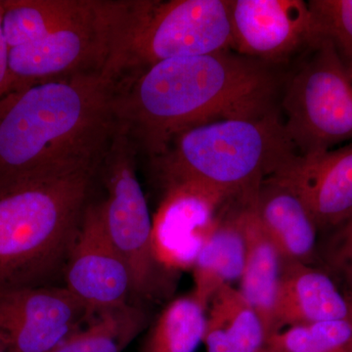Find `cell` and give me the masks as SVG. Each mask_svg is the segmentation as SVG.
Returning <instances> with one entry per match:
<instances>
[{
    "label": "cell",
    "mask_w": 352,
    "mask_h": 352,
    "mask_svg": "<svg viewBox=\"0 0 352 352\" xmlns=\"http://www.w3.org/2000/svg\"><path fill=\"white\" fill-rule=\"evenodd\" d=\"M92 314L66 287L0 292V346L6 352H51Z\"/></svg>",
    "instance_id": "cell-9"
},
{
    "label": "cell",
    "mask_w": 352,
    "mask_h": 352,
    "mask_svg": "<svg viewBox=\"0 0 352 352\" xmlns=\"http://www.w3.org/2000/svg\"><path fill=\"white\" fill-rule=\"evenodd\" d=\"M267 347L279 352H352V319L294 326L271 336Z\"/></svg>",
    "instance_id": "cell-22"
},
{
    "label": "cell",
    "mask_w": 352,
    "mask_h": 352,
    "mask_svg": "<svg viewBox=\"0 0 352 352\" xmlns=\"http://www.w3.org/2000/svg\"><path fill=\"white\" fill-rule=\"evenodd\" d=\"M229 16L232 50L264 63L311 47L321 38L302 0H229Z\"/></svg>",
    "instance_id": "cell-10"
},
{
    "label": "cell",
    "mask_w": 352,
    "mask_h": 352,
    "mask_svg": "<svg viewBox=\"0 0 352 352\" xmlns=\"http://www.w3.org/2000/svg\"><path fill=\"white\" fill-rule=\"evenodd\" d=\"M0 352H6V349H3L1 346H0Z\"/></svg>",
    "instance_id": "cell-27"
},
{
    "label": "cell",
    "mask_w": 352,
    "mask_h": 352,
    "mask_svg": "<svg viewBox=\"0 0 352 352\" xmlns=\"http://www.w3.org/2000/svg\"><path fill=\"white\" fill-rule=\"evenodd\" d=\"M240 214L245 254L239 289L261 316L270 338L277 332L275 307L284 261L251 204H243Z\"/></svg>",
    "instance_id": "cell-16"
},
{
    "label": "cell",
    "mask_w": 352,
    "mask_h": 352,
    "mask_svg": "<svg viewBox=\"0 0 352 352\" xmlns=\"http://www.w3.org/2000/svg\"><path fill=\"white\" fill-rule=\"evenodd\" d=\"M64 275L65 287L92 314L129 303L131 274L106 231L101 204H88Z\"/></svg>",
    "instance_id": "cell-11"
},
{
    "label": "cell",
    "mask_w": 352,
    "mask_h": 352,
    "mask_svg": "<svg viewBox=\"0 0 352 352\" xmlns=\"http://www.w3.org/2000/svg\"><path fill=\"white\" fill-rule=\"evenodd\" d=\"M308 6L320 36L352 64V0H310Z\"/></svg>",
    "instance_id": "cell-24"
},
{
    "label": "cell",
    "mask_w": 352,
    "mask_h": 352,
    "mask_svg": "<svg viewBox=\"0 0 352 352\" xmlns=\"http://www.w3.org/2000/svg\"><path fill=\"white\" fill-rule=\"evenodd\" d=\"M296 155L275 111L258 119L191 127L175 136L156 159L166 187L197 185L247 204Z\"/></svg>",
    "instance_id": "cell-4"
},
{
    "label": "cell",
    "mask_w": 352,
    "mask_h": 352,
    "mask_svg": "<svg viewBox=\"0 0 352 352\" xmlns=\"http://www.w3.org/2000/svg\"><path fill=\"white\" fill-rule=\"evenodd\" d=\"M351 308H352V298L351 300Z\"/></svg>",
    "instance_id": "cell-28"
},
{
    "label": "cell",
    "mask_w": 352,
    "mask_h": 352,
    "mask_svg": "<svg viewBox=\"0 0 352 352\" xmlns=\"http://www.w3.org/2000/svg\"><path fill=\"white\" fill-rule=\"evenodd\" d=\"M147 326V317L131 303L102 310L51 352H122Z\"/></svg>",
    "instance_id": "cell-19"
},
{
    "label": "cell",
    "mask_w": 352,
    "mask_h": 352,
    "mask_svg": "<svg viewBox=\"0 0 352 352\" xmlns=\"http://www.w3.org/2000/svg\"><path fill=\"white\" fill-rule=\"evenodd\" d=\"M272 176L302 199L318 230H331L352 214V141L317 154L296 155Z\"/></svg>",
    "instance_id": "cell-13"
},
{
    "label": "cell",
    "mask_w": 352,
    "mask_h": 352,
    "mask_svg": "<svg viewBox=\"0 0 352 352\" xmlns=\"http://www.w3.org/2000/svg\"><path fill=\"white\" fill-rule=\"evenodd\" d=\"M9 48L36 43L78 17L89 0H1Z\"/></svg>",
    "instance_id": "cell-18"
},
{
    "label": "cell",
    "mask_w": 352,
    "mask_h": 352,
    "mask_svg": "<svg viewBox=\"0 0 352 352\" xmlns=\"http://www.w3.org/2000/svg\"><path fill=\"white\" fill-rule=\"evenodd\" d=\"M245 243L240 210L217 219V226L192 266V296L208 310L222 287L240 280L244 270Z\"/></svg>",
    "instance_id": "cell-17"
},
{
    "label": "cell",
    "mask_w": 352,
    "mask_h": 352,
    "mask_svg": "<svg viewBox=\"0 0 352 352\" xmlns=\"http://www.w3.org/2000/svg\"><path fill=\"white\" fill-rule=\"evenodd\" d=\"M326 239L317 245L316 258L323 270L335 280L344 295L352 298V214L329 230Z\"/></svg>",
    "instance_id": "cell-23"
},
{
    "label": "cell",
    "mask_w": 352,
    "mask_h": 352,
    "mask_svg": "<svg viewBox=\"0 0 352 352\" xmlns=\"http://www.w3.org/2000/svg\"><path fill=\"white\" fill-rule=\"evenodd\" d=\"M136 3L89 0L68 24L41 41L10 50V90L85 74H102L117 82Z\"/></svg>",
    "instance_id": "cell-5"
},
{
    "label": "cell",
    "mask_w": 352,
    "mask_h": 352,
    "mask_svg": "<svg viewBox=\"0 0 352 352\" xmlns=\"http://www.w3.org/2000/svg\"><path fill=\"white\" fill-rule=\"evenodd\" d=\"M100 164L0 178V292L51 286L64 272Z\"/></svg>",
    "instance_id": "cell-3"
},
{
    "label": "cell",
    "mask_w": 352,
    "mask_h": 352,
    "mask_svg": "<svg viewBox=\"0 0 352 352\" xmlns=\"http://www.w3.org/2000/svg\"><path fill=\"white\" fill-rule=\"evenodd\" d=\"M352 319L351 300L321 267L284 263L275 307L277 332L317 322Z\"/></svg>",
    "instance_id": "cell-14"
},
{
    "label": "cell",
    "mask_w": 352,
    "mask_h": 352,
    "mask_svg": "<svg viewBox=\"0 0 352 352\" xmlns=\"http://www.w3.org/2000/svg\"><path fill=\"white\" fill-rule=\"evenodd\" d=\"M249 203L284 263H314L319 230L309 210L293 189L271 176Z\"/></svg>",
    "instance_id": "cell-15"
},
{
    "label": "cell",
    "mask_w": 352,
    "mask_h": 352,
    "mask_svg": "<svg viewBox=\"0 0 352 352\" xmlns=\"http://www.w3.org/2000/svg\"><path fill=\"white\" fill-rule=\"evenodd\" d=\"M277 87L266 63L230 50L175 58L147 67L126 90L117 88L116 116L157 157L191 127L275 112Z\"/></svg>",
    "instance_id": "cell-1"
},
{
    "label": "cell",
    "mask_w": 352,
    "mask_h": 352,
    "mask_svg": "<svg viewBox=\"0 0 352 352\" xmlns=\"http://www.w3.org/2000/svg\"><path fill=\"white\" fill-rule=\"evenodd\" d=\"M229 0L138 1L122 74L175 58L232 50Z\"/></svg>",
    "instance_id": "cell-7"
},
{
    "label": "cell",
    "mask_w": 352,
    "mask_h": 352,
    "mask_svg": "<svg viewBox=\"0 0 352 352\" xmlns=\"http://www.w3.org/2000/svg\"><path fill=\"white\" fill-rule=\"evenodd\" d=\"M284 95V127L300 156L352 141V64L321 36Z\"/></svg>",
    "instance_id": "cell-6"
},
{
    "label": "cell",
    "mask_w": 352,
    "mask_h": 352,
    "mask_svg": "<svg viewBox=\"0 0 352 352\" xmlns=\"http://www.w3.org/2000/svg\"><path fill=\"white\" fill-rule=\"evenodd\" d=\"M2 16H3V7L0 0V99L8 94L11 88L10 68H9L10 48L4 36Z\"/></svg>",
    "instance_id": "cell-25"
},
{
    "label": "cell",
    "mask_w": 352,
    "mask_h": 352,
    "mask_svg": "<svg viewBox=\"0 0 352 352\" xmlns=\"http://www.w3.org/2000/svg\"><path fill=\"white\" fill-rule=\"evenodd\" d=\"M228 199L191 184L166 187L153 219L152 247L162 270H192L215 226L217 210Z\"/></svg>",
    "instance_id": "cell-12"
},
{
    "label": "cell",
    "mask_w": 352,
    "mask_h": 352,
    "mask_svg": "<svg viewBox=\"0 0 352 352\" xmlns=\"http://www.w3.org/2000/svg\"><path fill=\"white\" fill-rule=\"evenodd\" d=\"M264 352H279V351H273V349H268V347H267V349H266V351Z\"/></svg>",
    "instance_id": "cell-26"
},
{
    "label": "cell",
    "mask_w": 352,
    "mask_h": 352,
    "mask_svg": "<svg viewBox=\"0 0 352 352\" xmlns=\"http://www.w3.org/2000/svg\"><path fill=\"white\" fill-rule=\"evenodd\" d=\"M134 145L119 127L101 162L107 199L100 204L106 231L129 268L132 295L149 298L161 267L153 252V219L136 175Z\"/></svg>",
    "instance_id": "cell-8"
},
{
    "label": "cell",
    "mask_w": 352,
    "mask_h": 352,
    "mask_svg": "<svg viewBox=\"0 0 352 352\" xmlns=\"http://www.w3.org/2000/svg\"><path fill=\"white\" fill-rule=\"evenodd\" d=\"M117 82L102 74L43 80L0 99V178L100 164L119 129Z\"/></svg>",
    "instance_id": "cell-2"
},
{
    "label": "cell",
    "mask_w": 352,
    "mask_h": 352,
    "mask_svg": "<svg viewBox=\"0 0 352 352\" xmlns=\"http://www.w3.org/2000/svg\"><path fill=\"white\" fill-rule=\"evenodd\" d=\"M208 314L219 322L233 352H264L268 335L261 316L239 289L222 287L210 300Z\"/></svg>",
    "instance_id": "cell-21"
},
{
    "label": "cell",
    "mask_w": 352,
    "mask_h": 352,
    "mask_svg": "<svg viewBox=\"0 0 352 352\" xmlns=\"http://www.w3.org/2000/svg\"><path fill=\"white\" fill-rule=\"evenodd\" d=\"M207 309L190 294L168 303L139 352H195L203 342Z\"/></svg>",
    "instance_id": "cell-20"
}]
</instances>
